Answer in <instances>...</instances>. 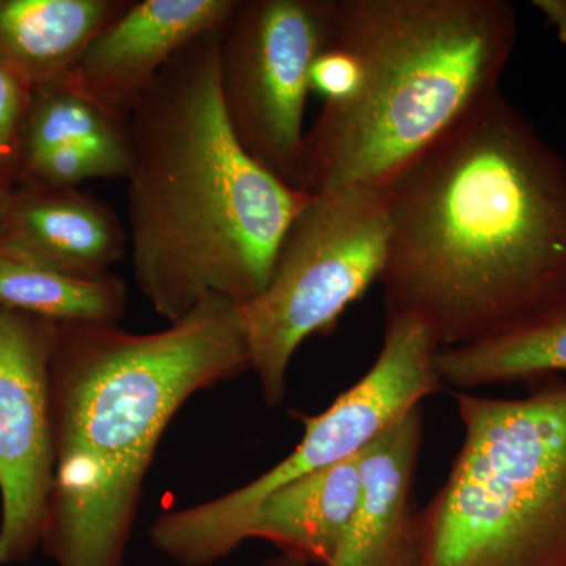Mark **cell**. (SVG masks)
<instances>
[{"label": "cell", "instance_id": "cell-8", "mask_svg": "<svg viewBox=\"0 0 566 566\" xmlns=\"http://www.w3.org/2000/svg\"><path fill=\"white\" fill-rule=\"evenodd\" d=\"M334 0H237L219 31V95L249 155L303 191L304 115Z\"/></svg>", "mask_w": 566, "mask_h": 566}, {"label": "cell", "instance_id": "cell-4", "mask_svg": "<svg viewBox=\"0 0 566 566\" xmlns=\"http://www.w3.org/2000/svg\"><path fill=\"white\" fill-rule=\"evenodd\" d=\"M516 36L502 0H334L326 46L352 84L305 132L303 191L387 188L501 92Z\"/></svg>", "mask_w": 566, "mask_h": 566}, {"label": "cell", "instance_id": "cell-20", "mask_svg": "<svg viewBox=\"0 0 566 566\" xmlns=\"http://www.w3.org/2000/svg\"><path fill=\"white\" fill-rule=\"evenodd\" d=\"M534 7L566 44V0H534Z\"/></svg>", "mask_w": 566, "mask_h": 566}, {"label": "cell", "instance_id": "cell-14", "mask_svg": "<svg viewBox=\"0 0 566 566\" xmlns=\"http://www.w3.org/2000/svg\"><path fill=\"white\" fill-rule=\"evenodd\" d=\"M360 453L300 476L264 497L245 528V542L263 539L286 556L329 565L359 501Z\"/></svg>", "mask_w": 566, "mask_h": 566}, {"label": "cell", "instance_id": "cell-11", "mask_svg": "<svg viewBox=\"0 0 566 566\" xmlns=\"http://www.w3.org/2000/svg\"><path fill=\"white\" fill-rule=\"evenodd\" d=\"M423 442L422 406L360 453V493L352 523L327 566H417L415 480Z\"/></svg>", "mask_w": 566, "mask_h": 566}, {"label": "cell", "instance_id": "cell-5", "mask_svg": "<svg viewBox=\"0 0 566 566\" xmlns=\"http://www.w3.org/2000/svg\"><path fill=\"white\" fill-rule=\"evenodd\" d=\"M453 398L463 442L419 512L417 566H566V382Z\"/></svg>", "mask_w": 566, "mask_h": 566}, {"label": "cell", "instance_id": "cell-19", "mask_svg": "<svg viewBox=\"0 0 566 566\" xmlns=\"http://www.w3.org/2000/svg\"><path fill=\"white\" fill-rule=\"evenodd\" d=\"M32 88L0 62V186L14 188L21 163L22 129Z\"/></svg>", "mask_w": 566, "mask_h": 566}, {"label": "cell", "instance_id": "cell-9", "mask_svg": "<svg viewBox=\"0 0 566 566\" xmlns=\"http://www.w3.org/2000/svg\"><path fill=\"white\" fill-rule=\"evenodd\" d=\"M57 323L0 305V565L43 543L55 471Z\"/></svg>", "mask_w": 566, "mask_h": 566}, {"label": "cell", "instance_id": "cell-7", "mask_svg": "<svg viewBox=\"0 0 566 566\" xmlns=\"http://www.w3.org/2000/svg\"><path fill=\"white\" fill-rule=\"evenodd\" d=\"M389 233L386 188L346 186L311 193L283 238L263 292L238 307L264 403H282L300 346L312 335L329 333L346 308L379 282Z\"/></svg>", "mask_w": 566, "mask_h": 566}, {"label": "cell", "instance_id": "cell-10", "mask_svg": "<svg viewBox=\"0 0 566 566\" xmlns=\"http://www.w3.org/2000/svg\"><path fill=\"white\" fill-rule=\"evenodd\" d=\"M237 0H129L103 29L66 82L129 120L142 95L186 46L219 31Z\"/></svg>", "mask_w": 566, "mask_h": 566}, {"label": "cell", "instance_id": "cell-1", "mask_svg": "<svg viewBox=\"0 0 566 566\" xmlns=\"http://www.w3.org/2000/svg\"><path fill=\"white\" fill-rule=\"evenodd\" d=\"M386 189L387 315L441 349L566 315V163L504 93Z\"/></svg>", "mask_w": 566, "mask_h": 566}, {"label": "cell", "instance_id": "cell-16", "mask_svg": "<svg viewBox=\"0 0 566 566\" xmlns=\"http://www.w3.org/2000/svg\"><path fill=\"white\" fill-rule=\"evenodd\" d=\"M438 371L455 392L566 374V315L493 340L439 349Z\"/></svg>", "mask_w": 566, "mask_h": 566}, {"label": "cell", "instance_id": "cell-18", "mask_svg": "<svg viewBox=\"0 0 566 566\" xmlns=\"http://www.w3.org/2000/svg\"><path fill=\"white\" fill-rule=\"evenodd\" d=\"M132 163V159L87 145H63L25 159L18 181L48 188H77L93 178H126Z\"/></svg>", "mask_w": 566, "mask_h": 566}, {"label": "cell", "instance_id": "cell-12", "mask_svg": "<svg viewBox=\"0 0 566 566\" xmlns=\"http://www.w3.org/2000/svg\"><path fill=\"white\" fill-rule=\"evenodd\" d=\"M0 245L77 277L109 275L129 248L109 205L77 188L11 189Z\"/></svg>", "mask_w": 566, "mask_h": 566}, {"label": "cell", "instance_id": "cell-22", "mask_svg": "<svg viewBox=\"0 0 566 566\" xmlns=\"http://www.w3.org/2000/svg\"><path fill=\"white\" fill-rule=\"evenodd\" d=\"M11 189L0 186V237H2L3 222H6L7 210H9Z\"/></svg>", "mask_w": 566, "mask_h": 566}, {"label": "cell", "instance_id": "cell-13", "mask_svg": "<svg viewBox=\"0 0 566 566\" xmlns=\"http://www.w3.org/2000/svg\"><path fill=\"white\" fill-rule=\"evenodd\" d=\"M129 0H0V62L32 92L66 84Z\"/></svg>", "mask_w": 566, "mask_h": 566}, {"label": "cell", "instance_id": "cell-2", "mask_svg": "<svg viewBox=\"0 0 566 566\" xmlns=\"http://www.w3.org/2000/svg\"><path fill=\"white\" fill-rule=\"evenodd\" d=\"M219 31L175 55L129 117L134 281L169 324L211 297L255 300L311 199L234 137L219 95Z\"/></svg>", "mask_w": 566, "mask_h": 566}, {"label": "cell", "instance_id": "cell-15", "mask_svg": "<svg viewBox=\"0 0 566 566\" xmlns=\"http://www.w3.org/2000/svg\"><path fill=\"white\" fill-rule=\"evenodd\" d=\"M0 305L61 323H117L128 289L117 275L77 277L0 245Z\"/></svg>", "mask_w": 566, "mask_h": 566}, {"label": "cell", "instance_id": "cell-21", "mask_svg": "<svg viewBox=\"0 0 566 566\" xmlns=\"http://www.w3.org/2000/svg\"><path fill=\"white\" fill-rule=\"evenodd\" d=\"M262 566H312L307 562L301 560V558L286 556L281 554L279 557L268 558Z\"/></svg>", "mask_w": 566, "mask_h": 566}, {"label": "cell", "instance_id": "cell-3", "mask_svg": "<svg viewBox=\"0 0 566 566\" xmlns=\"http://www.w3.org/2000/svg\"><path fill=\"white\" fill-rule=\"evenodd\" d=\"M251 370L238 305L211 297L150 334L57 324L55 471L43 546L57 566H125L164 431L203 390Z\"/></svg>", "mask_w": 566, "mask_h": 566}, {"label": "cell", "instance_id": "cell-6", "mask_svg": "<svg viewBox=\"0 0 566 566\" xmlns=\"http://www.w3.org/2000/svg\"><path fill=\"white\" fill-rule=\"evenodd\" d=\"M441 346L415 318L387 315L385 342L367 374L329 408L303 416L296 449L248 485L221 497L156 517L153 546L182 566L222 560L245 542L256 506L286 483L359 455L428 397L444 389L438 371Z\"/></svg>", "mask_w": 566, "mask_h": 566}, {"label": "cell", "instance_id": "cell-17", "mask_svg": "<svg viewBox=\"0 0 566 566\" xmlns=\"http://www.w3.org/2000/svg\"><path fill=\"white\" fill-rule=\"evenodd\" d=\"M63 145H87L133 161L129 120L115 117L70 84L32 92L20 166Z\"/></svg>", "mask_w": 566, "mask_h": 566}]
</instances>
